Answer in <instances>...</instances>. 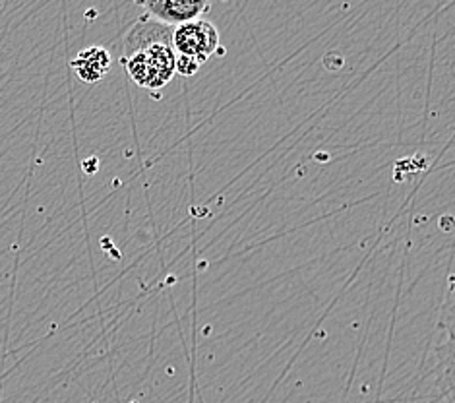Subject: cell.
<instances>
[{"label":"cell","instance_id":"1","mask_svg":"<svg viewBox=\"0 0 455 403\" xmlns=\"http://www.w3.org/2000/svg\"><path fill=\"white\" fill-rule=\"evenodd\" d=\"M175 49L172 43H151L123 57V67L140 88L159 92L175 76Z\"/></svg>","mask_w":455,"mask_h":403},{"label":"cell","instance_id":"6","mask_svg":"<svg viewBox=\"0 0 455 403\" xmlns=\"http://www.w3.org/2000/svg\"><path fill=\"white\" fill-rule=\"evenodd\" d=\"M97 165V159L95 157H90V159H85L84 163H82V167L85 169V171H88L90 173V175H92V173H95V167Z\"/></svg>","mask_w":455,"mask_h":403},{"label":"cell","instance_id":"2","mask_svg":"<svg viewBox=\"0 0 455 403\" xmlns=\"http://www.w3.org/2000/svg\"><path fill=\"white\" fill-rule=\"evenodd\" d=\"M172 49H175V54L194 59L200 67L213 54H218V57L225 54V47L220 45L218 28L204 18L172 28Z\"/></svg>","mask_w":455,"mask_h":403},{"label":"cell","instance_id":"4","mask_svg":"<svg viewBox=\"0 0 455 403\" xmlns=\"http://www.w3.org/2000/svg\"><path fill=\"white\" fill-rule=\"evenodd\" d=\"M70 67L82 82L95 84V82L103 80L105 74L109 72L111 54H109V51L100 47V45L85 47L84 51L78 52V57L70 62Z\"/></svg>","mask_w":455,"mask_h":403},{"label":"cell","instance_id":"3","mask_svg":"<svg viewBox=\"0 0 455 403\" xmlns=\"http://www.w3.org/2000/svg\"><path fill=\"white\" fill-rule=\"evenodd\" d=\"M140 6L146 10L149 18L171 28H179L198 20L212 8L204 0H146V3H140Z\"/></svg>","mask_w":455,"mask_h":403},{"label":"cell","instance_id":"5","mask_svg":"<svg viewBox=\"0 0 455 403\" xmlns=\"http://www.w3.org/2000/svg\"><path fill=\"white\" fill-rule=\"evenodd\" d=\"M200 70V64L190 59V57H184V54H177L175 57V72L184 76V78H190Z\"/></svg>","mask_w":455,"mask_h":403}]
</instances>
